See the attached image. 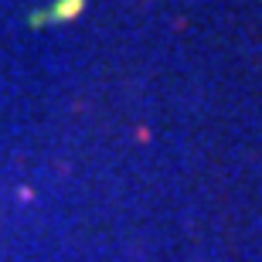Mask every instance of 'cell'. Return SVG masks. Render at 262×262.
Instances as JSON below:
<instances>
[{"label": "cell", "instance_id": "6da1fadb", "mask_svg": "<svg viewBox=\"0 0 262 262\" xmlns=\"http://www.w3.org/2000/svg\"><path fill=\"white\" fill-rule=\"evenodd\" d=\"M82 7H85V0H58V4H55V10H51V17H58V20L75 17Z\"/></svg>", "mask_w": 262, "mask_h": 262}]
</instances>
